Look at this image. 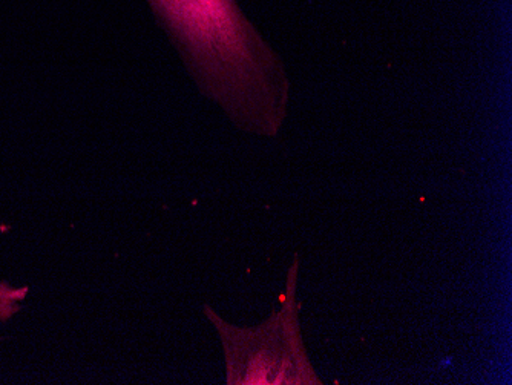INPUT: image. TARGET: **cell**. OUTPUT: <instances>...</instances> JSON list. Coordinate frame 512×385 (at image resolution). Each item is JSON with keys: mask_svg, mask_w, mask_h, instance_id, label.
Masks as SVG:
<instances>
[{"mask_svg": "<svg viewBox=\"0 0 512 385\" xmlns=\"http://www.w3.org/2000/svg\"><path fill=\"white\" fill-rule=\"evenodd\" d=\"M145 2L198 91L235 128L266 139L281 132L289 74L240 0Z\"/></svg>", "mask_w": 512, "mask_h": 385, "instance_id": "1", "label": "cell"}, {"mask_svg": "<svg viewBox=\"0 0 512 385\" xmlns=\"http://www.w3.org/2000/svg\"><path fill=\"white\" fill-rule=\"evenodd\" d=\"M298 269L299 260L295 257L287 275L281 310L273 313L261 326L253 329L230 326L211 306H204V315L223 343L227 384H322L313 372L299 329V304L296 301Z\"/></svg>", "mask_w": 512, "mask_h": 385, "instance_id": "2", "label": "cell"}, {"mask_svg": "<svg viewBox=\"0 0 512 385\" xmlns=\"http://www.w3.org/2000/svg\"><path fill=\"white\" fill-rule=\"evenodd\" d=\"M28 293V286H14L8 281H0V323H7L22 310Z\"/></svg>", "mask_w": 512, "mask_h": 385, "instance_id": "3", "label": "cell"}]
</instances>
